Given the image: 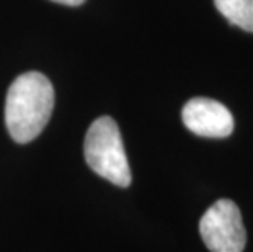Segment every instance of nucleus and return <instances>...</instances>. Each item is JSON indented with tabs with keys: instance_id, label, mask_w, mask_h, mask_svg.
<instances>
[{
	"instance_id": "6",
	"label": "nucleus",
	"mask_w": 253,
	"mask_h": 252,
	"mask_svg": "<svg viewBox=\"0 0 253 252\" xmlns=\"http://www.w3.org/2000/svg\"><path fill=\"white\" fill-rule=\"evenodd\" d=\"M56 3H62V5H69V7H77V5H82L85 0H52Z\"/></svg>"
},
{
	"instance_id": "5",
	"label": "nucleus",
	"mask_w": 253,
	"mask_h": 252,
	"mask_svg": "<svg viewBox=\"0 0 253 252\" xmlns=\"http://www.w3.org/2000/svg\"><path fill=\"white\" fill-rule=\"evenodd\" d=\"M214 3L230 23L253 33V0H214Z\"/></svg>"
},
{
	"instance_id": "3",
	"label": "nucleus",
	"mask_w": 253,
	"mask_h": 252,
	"mask_svg": "<svg viewBox=\"0 0 253 252\" xmlns=\"http://www.w3.org/2000/svg\"><path fill=\"white\" fill-rule=\"evenodd\" d=\"M199 233L211 252H244L247 244L240 208L229 198L208 208L199 221Z\"/></svg>"
},
{
	"instance_id": "1",
	"label": "nucleus",
	"mask_w": 253,
	"mask_h": 252,
	"mask_svg": "<svg viewBox=\"0 0 253 252\" xmlns=\"http://www.w3.org/2000/svg\"><path fill=\"white\" fill-rule=\"evenodd\" d=\"M54 108V89L44 74H21L10 85L5 100V125L20 144L41 135Z\"/></svg>"
},
{
	"instance_id": "4",
	"label": "nucleus",
	"mask_w": 253,
	"mask_h": 252,
	"mask_svg": "<svg viewBox=\"0 0 253 252\" xmlns=\"http://www.w3.org/2000/svg\"><path fill=\"white\" fill-rule=\"evenodd\" d=\"M181 120L191 133L203 138H227L234 131V116L227 106L212 99L196 97L186 101Z\"/></svg>"
},
{
	"instance_id": "2",
	"label": "nucleus",
	"mask_w": 253,
	"mask_h": 252,
	"mask_svg": "<svg viewBox=\"0 0 253 252\" xmlns=\"http://www.w3.org/2000/svg\"><path fill=\"white\" fill-rule=\"evenodd\" d=\"M84 154L88 167L95 174L123 189L131 185L132 177L125 144L113 118L100 116L91 123L85 136Z\"/></svg>"
}]
</instances>
